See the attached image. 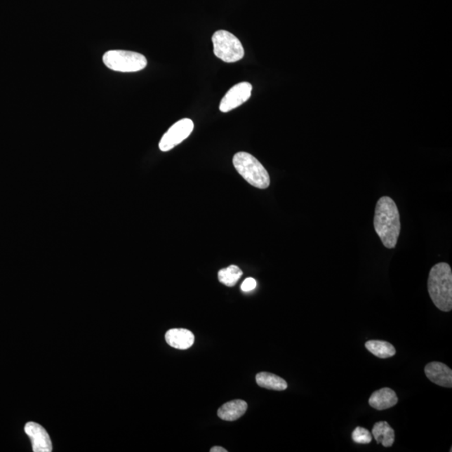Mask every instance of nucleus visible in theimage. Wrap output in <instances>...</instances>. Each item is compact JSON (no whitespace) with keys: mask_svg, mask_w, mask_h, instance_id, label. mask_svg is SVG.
I'll use <instances>...</instances> for the list:
<instances>
[{"mask_svg":"<svg viewBox=\"0 0 452 452\" xmlns=\"http://www.w3.org/2000/svg\"><path fill=\"white\" fill-rule=\"evenodd\" d=\"M373 227L386 248H395L401 234V224L398 207L392 199L383 197L378 201Z\"/></svg>","mask_w":452,"mask_h":452,"instance_id":"f257e3e1","label":"nucleus"},{"mask_svg":"<svg viewBox=\"0 0 452 452\" xmlns=\"http://www.w3.org/2000/svg\"><path fill=\"white\" fill-rule=\"evenodd\" d=\"M428 293L434 305L439 310L448 312L452 310V272L449 264L440 262L430 269Z\"/></svg>","mask_w":452,"mask_h":452,"instance_id":"f03ea898","label":"nucleus"},{"mask_svg":"<svg viewBox=\"0 0 452 452\" xmlns=\"http://www.w3.org/2000/svg\"><path fill=\"white\" fill-rule=\"evenodd\" d=\"M233 164L237 172L255 188L265 190L270 186V176L263 165L253 155L240 152L234 156Z\"/></svg>","mask_w":452,"mask_h":452,"instance_id":"7ed1b4c3","label":"nucleus"},{"mask_svg":"<svg viewBox=\"0 0 452 452\" xmlns=\"http://www.w3.org/2000/svg\"><path fill=\"white\" fill-rule=\"evenodd\" d=\"M102 60L107 68L119 72H137L145 69L147 65L145 55L128 51H107Z\"/></svg>","mask_w":452,"mask_h":452,"instance_id":"20e7f679","label":"nucleus"},{"mask_svg":"<svg viewBox=\"0 0 452 452\" xmlns=\"http://www.w3.org/2000/svg\"><path fill=\"white\" fill-rule=\"evenodd\" d=\"M212 42L216 58L226 63L237 62L244 58L245 51L241 42L226 30L220 29L213 34Z\"/></svg>","mask_w":452,"mask_h":452,"instance_id":"39448f33","label":"nucleus"},{"mask_svg":"<svg viewBox=\"0 0 452 452\" xmlns=\"http://www.w3.org/2000/svg\"><path fill=\"white\" fill-rule=\"evenodd\" d=\"M193 121L184 119L173 124L168 132L164 134L159 142V149L163 152H168L179 145L188 138L194 130Z\"/></svg>","mask_w":452,"mask_h":452,"instance_id":"423d86ee","label":"nucleus"},{"mask_svg":"<svg viewBox=\"0 0 452 452\" xmlns=\"http://www.w3.org/2000/svg\"><path fill=\"white\" fill-rule=\"evenodd\" d=\"M252 86L249 82H241L228 91L225 97L221 100L220 110L222 112H228L236 109L243 103L248 101L251 98Z\"/></svg>","mask_w":452,"mask_h":452,"instance_id":"0eeeda50","label":"nucleus"},{"mask_svg":"<svg viewBox=\"0 0 452 452\" xmlns=\"http://www.w3.org/2000/svg\"><path fill=\"white\" fill-rule=\"evenodd\" d=\"M25 432L32 442L33 451L51 452L52 444L49 434L41 425L28 423L25 425Z\"/></svg>","mask_w":452,"mask_h":452,"instance_id":"6e6552de","label":"nucleus"},{"mask_svg":"<svg viewBox=\"0 0 452 452\" xmlns=\"http://www.w3.org/2000/svg\"><path fill=\"white\" fill-rule=\"evenodd\" d=\"M425 373L432 383L445 387V388H451L452 371L445 364L441 362L429 363L425 367Z\"/></svg>","mask_w":452,"mask_h":452,"instance_id":"1a4fd4ad","label":"nucleus"},{"mask_svg":"<svg viewBox=\"0 0 452 452\" xmlns=\"http://www.w3.org/2000/svg\"><path fill=\"white\" fill-rule=\"evenodd\" d=\"M168 345L176 350H188L194 343V333L188 329L172 328L165 334Z\"/></svg>","mask_w":452,"mask_h":452,"instance_id":"9d476101","label":"nucleus"},{"mask_svg":"<svg viewBox=\"0 0 452 452\" xmlns=\"http://www.w3.org/2000/svg\"><path fill=\"white\" fill-rule=\"evenodd\" d=\"M398 397L397 393L390 388H382L375 391L368 399L369 406L377 411H385L397 406Z\"/></svg>","mask_w":452,"mask_h":452,"instance_id":"9b49d317","label":"nucleus"},{"mask_svg":"<svg viewBox=\"0 0 452 452\" xmlns=\"http://www.w3.org/2000/svg\"><path fill=\"white\" fill-rule=\"evenodd\" d=\"M247 403L241 399L224 404L218 410V416L221 420L234 421L244 416L247 411Z\"/></svg>","mask_w":452,"mask_h":452,"instance_id":"f8f14e48","label":"nucleus"},{"mask_svg":"<svg viewBox=\"0 0 452 452\" xmlns=\"http://www.w3.org/2000/svg\"><path fill=\"white\" fill-rule=\"evenodd\" d=\"M372 436L375 437L378 444L385 447L392 446L394 442V430L386 421H379L373 425Z\"/></svg>","mask_w":452,"mask_h":452,"instance_id":"ddd939ff","label":"nucleus"},{"mask_svg":"<svg viewBox=\"0 0 452 452\" xmlns=\"http://www.w3.org/2000/svg\"><path fill=\"white\" fill-rule=\"evenodd\" d=\"M256 383L262 388L282 391L288 389V383L282 378L267 372L258 373L255 376Z\"/></svg>","mask_w":452,"mask_h":452,"instance_id":"4468645a","label":"nucleus"},{"mask_svg":"<svg viewBox=\"0 0 452 452\" xmlns=\"http://www.w3.org/2000/svg\"><path fill=\"white\" fill-rule=\"evenodd\" d=\"M367 350L380 359L393 357L397 354V350L389 342L383 340H369L365 343Z\"/></svg>","mask_w":452,"mask_h":452,"instance_id":"2eb2a0df","label":"nucleus"},{"mask_svg":"<svg viewBox=\"0 0 452 452\" xmlns=\"http://www.w3.org/2000/svg\"><path fill=\"white\" fill-rule=\"evenodd\" d=\"M242 275L241 269L232 265L227 268L221 269L218 273V278L221 284L232 288L237 284Z\"/></svg>","mask_w":452,"mask_h":452,"instance_id":"dca6fc26","label":"nucleus"},{"mask_svg":"<svg viewBox=\"0 0 452 452\" xmlns=\"http://www.w3.org/2000/svg\"><path fill=\"white\" fill-rule=\"evenodd\" d=\"M352 438L358 444H369L372 441V434L364 427H356L352 433Z\"/></svg>","mask_w":452,"mask_h":452,"instance_id":"f3484780","label":"nucleus"},{"mask_svg":"<svg viewBox=\"0 0 452 452\" xmlns=\"http://www.w3.org/2000/svg\"><path fill=\"white\" fill-rule=\"evenodd\" d=\"M256 286V281L253 278L249 277L246 278V279L243 281V284L241 285V290L243 292L245 293H248L251 292V291L254 290Z\"/></svg>","mask_w":452,"mask_h":452,"instance_id":"a211bd4d","label":"nucleus"},{"mask_svg":"<svg viewBox=\"0 0 452 452\" xmlns=\"http://www.w3.org/2000/svg\"><path fill=\"white\" fill-rule=\"evenodd\" d=\"M211 452H227V450L223 448V447L215 446L212 447Z\"/></svg>","mask_w":452,"mask_h":452,"instance_id":"6ab92c4d","label":"nucleus"}]
</instances>
